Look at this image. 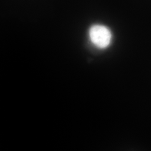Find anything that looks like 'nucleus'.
Segmentation results:
<instances>
[{"mask_svg": "<svg viewBox=\"0 0 151 151\" xmlns=\"http://www.w3.org/2000/svg\"><path fill=\"white\" fill-rule=\"evenodd\" d=\"M90 40L99 48H105L110 45L112 35L110 29L101 24H94L89 31Z\"/></svg>", "mask_w": 151, "mask_h": 151, "instance_id": "obj_1", "label": "nucleus"}]
</instances>
